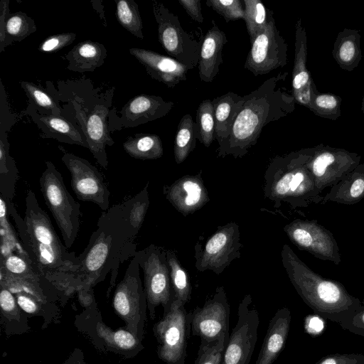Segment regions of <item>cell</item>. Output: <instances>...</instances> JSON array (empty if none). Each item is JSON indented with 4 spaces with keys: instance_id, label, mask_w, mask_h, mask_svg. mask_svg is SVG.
Segmentation results:
<instances>
[{
    "instance_id": "60d3db41",
    "label": "cell",
    "mask_w": 364,
    "mask_h": 364,
    "mask_svg": "<svg viewBox=\"0 0 364 364\" xmlns=\"http://www.w3.org/2000/svg\"><path fill=\"white\" fill-rule=\"evenodd\" d=\"M341 97L331 93L316 92L312 97L308 109L316 116L336 120L341 115Z\"/></svg>"
},
{
    "instance_id": "52a82bcc",
    "label": "cell",
    "mask_w": 364,
    "mask_h": 364,
    "mask_svg": "<svg viewBox=\"0 0 364 364\" xmlns=\"http://www.w3.org/2000/svg\"><path fill=\"white\" fill-rule=\"evenodd\" d=\"M184 304L172 298L169 309L154 327L157 354L166 364H185L187 341L191 330V313Z\"/></svg>"
},
{
    "instance_id": "816d5d0a",
    "label": "cell",
    "mask_w": 364,
    "mask_h": 364,
    "mask_svg": "<svg viewBox=\"0 0 364 364\" xmlns=\"http://www.w3.org/2000/svg\"><path fill=\"white\" fill-rule=\"evenodd\" d=\"M188 15L195 21L203 23L201 3L199 0H178Z\"/></svg>"
},
{
    "instance_id": "4fadbf2b",
    "label": "cell",
    "mask_w": 364,
    "mask_h": 364,
    "mask_svg": "<svg viewBox=\"0 0 364 364\" xmlns=\"http://www.w3.org/2000/svg\"><path fill=\"white\" fill-rule=\"evenodd\" d=\"M288 45L279 31L273 12L270 11L269 20L251 42L244 68L255 76L266 75L287 63Z\"/></svg>"
},
{
    "instance_id": "ac0fdd59",
    "label": "cell",
    "mask_w": 364,
    "mask_h": 364,
    "mask_svg": "<svg viewBox=\"0 0 364 364\" xmlns=\"http://www.w3.org/2000/svg\"><path fill=\"white\" fill-rule=\"evenodd\" d=\"M114 92V87L96 96L92 108L87 110L88 114L78 115L80 129L86 138L88 149L97 163L105 169L108 167L105 147L114 144L109 130V107Z\"/></svg>"
},
{
    "instance_id": "8fae6325",
    "label": "cell",
    "mask_w": 364,
    "mask_h": 364,
    "mask_svg": "<svg viewBox=\"0 0 364 364\" xmlns=\"http://www.w3.org/2000/svg\"><path fill=\"white\" fill-rule=\"evenodd\" d=\"M242 247L236 223L219 226L204 245L200 240L196 244V268L199 272L221 274L234 259L240 258Z\"/></svg>"
},
{
    "instance_id": "d6986e66",
    "label": "cell",
    "mask_w": 364,
    "mask_h": 364,
    "mask_svg": "<svg viewBox=\"0 0 364 364\" xmlns=\"http://www.w3.org/2000/svg\"><path fill=\"white\" fill-rule=\"evenodd\" d=\"M174 103L165 101L161 97L141 94L130 99L120 110V117L110 111L109 130L122 127H134L167 115Z\"/></svg>"
},
{
    "instance_id": "30bf717a",
    "label": "cell",
    "mask_w": 364,
    "mask_h": 364,
    "mask_svg": "<svg viewBox=\"0 0 364 364\" xmlns=\"http://www.w3.org/2000/svg\"><path fill=\"white\" fill-rule=\"evenodd\" d=\"M136 256L144 273V288L150 317L155 318V309L162 305L164 313L172 299L170 272L166 250L154 244L136 251Z\"/></svg>"
},
{
    "instance_id": "f35d334b",
    "label": "cell",
    "mask_w": 364,
    "mask_h": 364,
    "mask_svg": "<svg viewBox=\"0 0 364 364\" xmlns=\"http://www.w3.org/2000/svg\"><path fill=\"white\" fill-rule=\"evenodd\" d=\"M244 20L250 43L267 26L270 10L259 0H244Z\"/></svg>"
},
{
    "instance_id": "f1b7e54d",
    "label": "cell",
    "mask_w": 364,
    "mask_h": 364,
    "mask_svg": "<svg viewBox=\"0 0 364 364\" xmlns=\"http://www.w3.org/2000/svg\"><path fill=\"white\" fill-rule=\"evenodd\" d=\"M0 125V195L6 199L12 200L18 179V170L9 154L6 131L9 130L13 124L1 121Z\"/></svg>"
},
{
    "instance_id": "9a60e30c",
    "label": "cell",
    "mask_w": 364,
    "mask_h": 364,
    "mask_svg": "<svg viewBox=\"0 0 364 364\" xmlns=\"http://www.w3.org/2000/svg\"><path fill=\"white\" fill-rule=\"evenodd\" d=\"M250 294L240 302L237 321L225 349L222 364H249L256 343L259 325V313L252 306Z\"/></svg>"
},
{
    "instance_id": "3957f363",
    "label": "cell",
    "mask_w": 364,
    "mask_h": 364,
    "mask_svg": "<svg viewBox=\"0 0 364 364\" xmlns=\"http://www.w3.org/2000/svg\"><path fill=\"white\" fill-rule=\"evenodd\" d=\"M288 73L266 80L256 90L244 95V103L232 127L229 136L218 144V156L242 158L255 145L263 128L295 109V100L280 82Z\"/></svg>"
},
{
    "instance_id": "e575fe53",
    "label": "cell",
    "mask_w": 364,
    "mask_h": 364,
    "mask_svg": "<svg viewBox=\"0 0 364 364\" xmlns=\"http://www.w3.org/2000/svg\"><path fill=\"white\" fill-rule=\"evenodd\" d=\"M99 337L109 346L117 350L132 351L142 347L141 340L128 330L113 331L103 323L97 324Z\"/></svg>"
},
{
    "instance_id": "11a10c76",
    "label": "cell",
    "mask_w": 364,
    "mask_h": 364,
    "mask_svg": "<svg viewBox=\"0 0 364 364\" xmlns=\"http://www.w3.org/2000/svg\"><path fill=\"white\" fill-rule=\"evenodd\" d=\"M64 364H81L80 362H77V361H70V360H67Z\"/></svg>"
},
{
    "instance_id": "ab89813d",
    "label": "cell",
    "mask_w": 364,
    "mask_h": 364,
    "mask_svg": "<svg viewBox=\"0 0 364 364\" xmlns=\"http://www.w3.org/2000/svg\"><path fill=\"white\" fill-rule=\"evenodd\" d=\"M149 183L134 196L122 202L128 220L136 235L144 221L149 206Z\"/></svg>"
},
{
    "instance_id": "7c38bea8",
    "label": "cell",
    "mask_w": 364,
    "mask_h": 364,
    "mask_svg": "<svg viewBox=\"0 0 364 364\" xmlns=\"http://www.w3.org/2000/svg\"><path fill=\"white\" fill-rule=\"evenodd\" d=\"M361 156L341 148L321 144L310 148L306 166L319 193L336 184L345 175L355 169Z\"/></svg>"
},
{
    "instance_id": "484cf974",
    "label": "cell",
    "mask_w": 364,
    "mask_h": 364,
    "mask_svg": "<svg viewBox=\"0 0 364 364\" xmlns=\"http://www.w3.org/2000/svg\"><path fill=\"white\" fill-rule=\"evenodd\" d=\"M215 117V137L218 144L227 139L244 103V96L233 92L217 97L212 101Z\"/></svg>"
},
{
    "instance_id": "db71d44e",
    "label": "cell",
    "mask_w": 364,
    "mask_h": 364,
    "mask_svg": "<svg viewBox=\"0 0 364 364\" xmlns=\"http://www.w3.org/2000/svg\"><path fill=\"white\" fill-rule=\"evenodd\" d=\"M361 110L363 112V117H364V95L363 96L362 102H361Z\"/></svg>"
},
{
    "instance_id": "5bb4252c",
    "label": "cell",
    "mask_w": 364,
    "mask_h": 364,
    "mask_svg": "<svg viewBox=\"0 0 364 364\" xmlns=\"http://www.w3.org/2000/svg\"><path fill=\"white\" fill-rule=\"evenodd\" d=\"M230 313L225 291L223 287H218L202 307H196L191 312L193 336H198L200 343H215L221 341L228 343Z\"/></svg>"
},
{
    "instance_id": "6da1fadb",
    "label": "cell",
    "mask_w": 364,
    "mask_h": 364,
    "mask_svg": "<svg viewBox=\"0 0 364 364\" xmlns=\"http://www.w3.org/2000/svg\"><path fill=\"white\" fill-rule=\"evenodd\" d=\"M136 236L122 203L103 211L97 223V229L78 256L76 269L68 275L65 288L77 289L87 293L111 272L109 295L120 264L136 252L134 244Z\"/></svg>"
},
{
    "instance_id": "ee69618b",
    "label": "cell",
    "mask_w": 364,
    "mask_h": 364,
    "mask_svg": "<svg viewBox=\"0 0 364 364\" xmlns=\"http://www.w3.org/2000/svg\"><path fill=\"white\" fill-rule=\"evenodd\" d=\"M205 4L222 16L226 23L244 18V5L240 0H208Z\"/></svg>"
},
{
    "instance_id": "681fc988",
    "label": "cell",
    "mask_w": 364,
    "mask_h": 364,
    "mask_svg": "<svg viewBox=\"0 0 364 364\" xmlns=\"http://www.w3.org/2000/svg\"><path fill=\"white\" fill-rule=\"evenodd\" d=\"M12 293L15 294L18 306L25 312L35 314L39 310V305L36 299H40L22 291H17Z\"/></svg>"
},
{
    "instance_id": "7dc6e473",
    "label": "cell",
    "mask_w": 364,
    "mask_h": 364,
    "mask_svg": "<svg viewBox=\"0 0 364 364\" xmlns=\"http://www.w3.org/2000/svg\"><path fill=\"white\" fill-rule=\"evenodd\" d=\"M338 325L344 330L364 337V303L346 320Z\"/></svg>"
},
{
    "instance_id": "5b68a950",
    "label": "cell",
    "mask_w": 364,
    "mask_h": 364,
    "mask_svg": "<svg viewBox=\"0 0 364 364\" xmlns=\"http://www.w3.org/2000/svg\"><path fill=\"white\" fill-rule=\"evenodd\" d=\"M309 156L310 148H304L270 161L264 173V193L275 207L282 203L294 209L321 203L323 196L306 166Z\"/></svg>"
},
{
    "instance_id": "603a6c76",
    "label": "cell",
    "mask_w": 364,
    "mask_h": 364,
    "mask_svg": "<svg viewBox=\"0 0 364 364\" xmlns=\"http://www.w3.org/2000/svg\"><path fill=\"white\" fill-rule=\"evenodd\" d=\"M291 321L287 307L279 309L271 318L255 364H273L284 349Z\"/></svg>"
},
{
    "instance_id": "d6a6232c",
    "label": "cell",
    "mask_w": 364,
    "mask_h": 364,
    "mask_svg": "<svg viewBox=\"0 0 364 364\" xmlns=\"http://www.w3.org/2000/svg\"><path fill=\"white\" fill-rule=\"evenodd\" d=\"M168 264L172 298L179 300L184 305L191 299V284L189 275L178 260L175 252L166 250Z\"/></svg>"
},
{
    "instance_id": "f6af8a7d",
    "label": "cell",
    "mask_w": 364,
    "mask_h": 364,
    "mask_svg": "<svg viewBox=\"0 0 364 364\" xmlns=\"http://www.w3.org/2000/svg\"><path fill=\"white\" fill-rule=\"evenodd\" d=\"M228 343L221 341L215 343H200L194 364H222Z\"/></svg>"
},
{
    "instance_id": "44dd1931",
    "label": "cell",
    "mask_w": 364,
    "mask_h": 364,
    "mask_svg": "<svg viewBox=\"0 0 364 364\" xmlns=\"http://www.w3.org/2000/svg\"><path fill=\"white\" fill-rule=\"evenodd\" d=\"M129 53L145 68L151 78L173 87L186 81L188 68L171 57L144 48H132Z\"/></svg>"
},
{
    "instance_id": "8d00e7d4",
    "label": "cell",
    "mask_w": 364,
    "mask_h": 364,
    "mask_svg": "<svg viewBox=\"0 0 364 364\" xmlns=\"http://www.w3.org/2000/svg\"><path fill=\"white\" fill-rule=\"evenodd\" d=\"M196 127L197 139L205 147H209L215 139L213 105L210 100H204L198 105Z\"/></svg>"
},
{
    "instance_id": "8992f818",
    "label": "cell",
    "mask_w": 364,
    "mask_h": 364,
    "mask_svg": "<svg viewBox=\"0 0 364 364\" xmlns=\"http://www.w3.org/2000/svg\"><path fill=\"white\" fill-rule=\"evenodd\" d=\"M39 184L45 203L69 249L74 244L80 224V205L67 190L61 173L51 161L46 162Z\"/></svg>"
},
{
    "instance_id": "9c48e42d",
    "label": "cell",
    "mask_w": 364,
    "mask_h": 364,
    "mask_svg": "<svg viewBox=\"0 0 364 364\" xmlns=\"http://www.w3.org/2000/svg\"><path fill=\"white\" fill-rule=\"evenodd\" d=\"M152 8L161 46L170 57L188 70L195 68L199 63L200 43L182 28L178 16L163 4L153 0Z\"/></svg>"
},
{
    "instance_id": "f907efd6",
    "label": "cell",
    "mask_w": 364,
    "mask_h": 364,
    "mask_svg": "<svg viewBox=\"0 0 364 364\" xmlns=\"http://www.w3.org/2000/svg\"><path fill=\"white\" fill-rule=\"evenodd\" d=\"M18 304L13 293L6 287L1 285L0 306L4 313L12 314L18 311Z\"/></svg>"
},
{
    "instance_id": "4dcf8cb0",
    "label": "cell",
    "mask_w": 364,
    "mask_h": 364,
    "mask_svg": "<svg viewBox=\"0 0 364 364\" xmlns=\"http://www.w3.org/2000/svg\"><path fill=\"white\" fill-rule=\"evenodd\" d=\"M124 151L137 159H157L164 154L161 138L154 134H136L123 143Z\"/></svg>"
},
{
    "instance_id": "f5cc1de1",
    "label": "cell",
    "mask_w": 364,
    "mask_h": 364,
    "mask_svg": "<svg viewBox=\"0 0 364 364\" xmlns=\"http://www.w3.org/2000/svg\"><path fill=\"white\" fill-rule=\"evenodd\" d=\"M9 0H1L0 2V53L4 51L6 39V20L9 13Z\"/></svg>"
},
{
    "instance_id": "7bdbcfd3",
    "label": "cell",
    "mask_w": 364,
    "mask_h": 364,
    "mask_svg": "<svg viewBox=\"0 0 364 364\" xmlns=\"http://www.w3.org/2000/svg\"><path fill=\"white\" fill-rule=\"evenodd\" d=\"M0 268L16 277H28L38 274L35 271L29 257L15 252L1 257Z\"/></svg>"
},
{
    "instance_id": "d590c367",
    "label": "cell",
    "mask_w": 364,
    "mask_h": 364,
    "mask_svg": "<svg viewBox=\"0 0 364 364\" xmlns=\"http://www.w3.org/2000/svg\"><path fill=\"white\" fill-rule=\"evenodd\" d=\"M116 16L119 24L136 38L143 40V24L139 6L134 0H115Z\"/></svg>"
},
{
    "instance_id": "83f0119b",
    "label": "cell",
    "mask_w": 364,
    "mask_h": 364,
    "mask_svg": "<svg viewBox=\"0 0 364 364\" xmlns=\"http://www.w3.org/2000/svg\"><path fill=\"white\" fill-rule=\"evenodd\" d=\"M107 51L99 42L85 41L77 43L66 55L67 68L75 72L93 71L104 64Z\"/></svg>"
},
{
    "instance_id": "7a4b0ae2",
    "label": "cell",
    "mask_w": 364,
    "mask_h": 364,
    "mask_svg": "<svg viewBox=\"0 0 364 364\" xmlns=\"http://www.w3.org/2000/svg\"><path fill=\"white\" fill-rule=\"evenodd\" d=\"M4 199L9 215L16 224L22 246L35 271L58 288H65L68 275L78 264V257L68 252L63 244L32 190H28L26 194L23 218L16 210L12 200Z\"/></svg>"
},
{
    "instance_id": "c3c4849f",
    "label": "cell",
    "mask_w": 364,
    "mask_h": 364,
    "mask_svg": "<svg viewBox=\"0 0 364 364\" xmlns=\"http://www.w3.org/2000/svg\"><path fill=\"white\" fill-rule=\"evenodd\" d=\"M314 364H364V354L333 353L321 358Z\"/></svg>"
},
{
    "instance_id": "d4e9b609",
    "label": "cell",
    "mask_w": 364,
    "mask_h": 364,
    "mask_svg": "<svg viewBox=\"0 0 364 364\" xmlns=\"http://www.w3.org/2000/svg\"><path fill=\"white\" fill-rule=\"evenodd\" d=\"M364 198V163L345 175L329 192L323 196L321 203L333 202L353 205Z\"/></svg>"
},
{
    "instance_id": "b9f144b4",
    "label": "cell",
    "mask_w": 364,
    "mask_h": 364,
    "mask_svg": "<svg viewBox=\"0 0 364 364\" xmlns=\"http://www.w3.org/2000/svg\"><path fill=\"white\" fill-rule=\"evenodd\" d=\"M21 86L30 99V103L36 109L42 108L51 111L54 115H61V109L53 97L45 90L36 85L23 81Z\"/></svg>"
},
{
    "instance_id": "bcb514c9",
    "label": "cell",
    "mask_w": 364,
    "mask_h": 364,
    "mask_svg": "<svg viewBox=\"0 0 364 364\" xmlns=\"http://www.w3.org/2000/svg\"><path fill=\"white\" fill-rule=\"evenodd\" d=\"M75 33H63L55 34L46 38L40 45L38 49L43 53L56 52L71 44L75 39Z\"/></svg>"
},
{
    "instance_id": "277c9868",
    "label": "cell",
    "mask_w": 364,
    "mask_h": 364,
    "mask_svg": "<svg viewBox=\"0 0 364 364\" xmlns=\"http://www.w3.org/2000/svg\"><path fill=\"white\" fill-rule=\"evenodd\" d=\"M282 265L304 302L321 317L338 324L360 306L341 282L324 278L310 269L287 244L281 251Z\"/></svg>"
},
{
    "instance_id": "7402d4cb",
    "label": "cell",
    "mask_w": 364,
    "mask_h": 364,
    "mask_svg": "<svg viewBox=\"0 0 364 364\" xmlns=\"http://www.w3.org/2000/svg\"><path fill=\"white\" fill-rule=\"evenodd\" d=\"M26 113L29 114L42 131V138H52L60 142L77 144L88 148L84 134L62 115L43 114L29 103Z\"/></svg>"
},
{
    "instance_id": "ffe728a7",
    "label": "cell",
    "mask_w": 364,
    "mask_h": 364,
    "mask_svg": "<svg viewBox=\"0 0 364 364\" xmlns=\"http://www.w3.org/2000/svg\"><path fill=\"white\" fill-rule=\"evenodd\" d=\"M163 193L170 203L184 216L195 213L210 200L200 173L186 175L170 186H164Z\"/></svg>"
},
{
    "instance_id": "1f68e13d",
    "label": "cell",
    "mask_w": 364,
    "mask_h": 364,
    "mask_svg": "<svg viewBox=\"0 0 364 364\" xmlns=\"http://www.w3.org/2000/svg\"><path fill=\"white\" fill-rule=\"evenodd\" d=\"M196 127L193 117L186 114L181 119L175 136L173 154L176 164L183 162L196 146Z\"/></svg>"
},
{
    "instance_id": "e0dca14e",
    "label": "cell",
    "mask_w": 364,
    "mask_h": 364,
    "mask_svg": "<svg viewBox=\"0 0 364 364\" xmlns=\"http://www.w3.org/2000/svg\"><path fill=\"white\" fill-rule=\"evenodd\" d=\"M284 231L299 250L335 264L341 262L339 248L333 235L316 220L295 219L284 226Z\"/></svg>"
},
{
    "instance_id": "4316f807",
    "label": "cell",
    "mask_w": 364,
    "mask_h": 364,
    "mask_svg": "<svg viewBox=\"0 0 364 364\" xmlns=\"http://www.w3.org/2000/svg\"><path fill=\"white\" fill-rule=\"evenodd\" d=\"M332 55L341 69L350 72L355 69L363 57L359 31L346 28L340 31L335 39Z\"/></svg>"
},
{
    "instance_id": "f546056e",
    "label": "cell",
    "mask_w": 364,
    "mask_h": 364,
    "mask_svg": "<svg viewBox=\"0 0 364 364\" xmlns=\"http://www.w3.org/2000/svg\"><path fill=\"white\" fill-rule=\"evenodd\" d=\"M295 49L292 71V94L307 87L314 80L306 66L307 36L301 19L299 18L295 26Z\"/></svg>"
},
{
    "instance_id": "74e56055",
    "label": "cell",
    "mask_w": 364,
    "mask_h": 364,
    "mask_svg": "<svg viewBox=\"0 0 364 364\" xmlns=\"http://www.w3.org/2000/svg\"><path fill=\"white\" fill-rule=\"evenodd\" d=\"M36 31L34 20L26 14L18 11L9 14L6 20L4 48L14 41H21Z\"/></svg>"
},
{
    "instance_id": "cb8c5ba5",
    "label": "cell",
    "mask_w": 364,
    "mask_h": 364,
    "mask_svg": "<svg viewBox=\"0 0 364 364\" xmlns=\"http://www.w3.org/2000/svg\"><path fill=\"white\" fill-rule=\"evenodd\" d=\"M227 41L225 33L212 21V27L203 38L200 52L198 73L202 81L214 80L223 62L222 52Z\"/></svg>"
},
{
    "instance_id": "836d02e7",
    "label": "cell",
    "mask_w": 364,
    "mask_h": 364,
    "mask_svg": "<svg viewBox=\"0 0 364 364\" xmlns=\"http://www.w3.org/2000/svg\"><path fill=\"white\" fill-rule=\"evenodd\" d=\"M9 213L5 199L0 196V252L1 257L11 253L28 257L24 250L17 232L9 221Z\"/></svg>"
},
{
    "instance_id": "2e32d148",
    "label": "cell",
    "mask_w": 364,
    "mask_h": 364,
    "mask_svg": "<svg viewBox=\"0 0 364 364\" xmlns=\"http://www.w3.org/2000/svg\"><path fill=\"white\" fill-rule=\"evenodd\" d=\"M63 151L62 161L70 171L71 188L76 197L85 202H91L103 211L109 208V191L98 169L87 160Z\"/></svg>"
},
{
    "instance_id": "ba28073f",
    "label": "cell",
    "mask_w": 364,
    "mask_h": 364,
    "mask_svg": "<svg viewBox=\"0 0 364 364\" xmlns=\"http://www.w3.org/2000/svg\"><path fill=\"white\" fill-rule=\"evenodd\" d=\"M139 270V262L134 256L122 279L115 288L112 306L117 314L126 323L127 330L141 340L147 302Z\"/></svg>"
}]
</instances>
